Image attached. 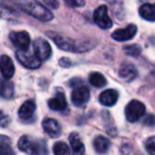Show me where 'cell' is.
Returning <instances> with one entry per match:
<instances>
[{"mask_svg": "<svg viewBox=\"0 0 155 155\" xmlns=\"http://www.w3.org/2000/svg\"><path fill=\"white\" fill-rule=\"evenodd\" d=\"M123 51H124L127 55L136 58V56H138L140 53H141V48H140V46H138V45H129V46H125V47L123 48Z\"/></svg>", "mask_w": 155, "mask_h": 155, "instance_id": "cb8c5ba5", "label": "cell"}, {"mask_svg": "<svg viewBox=\"0 0 155 155\" xmlns=\"http://www.w3.org/2000/svg\"><path fill=\"white\" fill-rule=\"evenodd\" d=\"M71 8H81L85 5V0H64Z\"/></svg>", "mask_w": 155, "mask_h": 155, "instance_id": "484cf974", "label": "cell"}, {"mask_svg": "<svg viewBox=\"0 0 155 155\" xmlns=\"http://www.w3.org/2000/svg\"><path fill=\"white\" fill-rule=\"evenodd\" d=\"M10 39H11L12 44L15 47H17L20 50H26L29 49L30 46V36H29L28 32L26 31H15V32H11L10 34Z\"/></svg>", "mask_w": 155, "mask_h": 155, "instance_id": "9c48e42d", "label": "cell"}, {"mask_svg": "<svg viewBox=\"0 0 155 155\" xmlns=\"http://www.w3.org/2000/svg\"><path fill=\"white\" fill-rule=\"evenodd\" d=\"M43 129L45 133L51 138H58L62 134V130H61V125L58 122L53 118H46L41 123Z\"/></svg>", "mask_w": 155, "mask_h": 155, "instance_id": "8fae6325", "label": "cell"}, {"mask_svg": "<svg viewBox=\"0 0 155 155\" xmlns=\"http://www.w3.org/2000/svg\"><path fill=\"white\" fill-rule=\"evenodd\" d=\"M0 153L1 155H13L14 152L11 149V140L5 135L0 136Z\"/></svg>", "mask_w": 155, "mask_h": 155, "instance_id": "7402d4cb", "label": "cell"}, {"mask_svg": "<svg viewBox=\"0 0 155 155\" xmlns=\"http://www.w3.org/2000/svg\"><path fill=\"white\" fill-rule=\"evenodd\" d=\"M69 143H70V147L72 149V152L74 154H78V155H82L84 154L85 152V147H84V143L82 142L80 138V135L75 132L71 133L69 135Z\"/></svg>", "mask_w": 155, "mask_h": 155, "instance_id": "e0dca14e", "label": "cell"}, {"mask_svg": "<svg viewBox=\"0 0 155 155\" xmlns=\"http://www.w3.org/2000/svg\"><path fill=\"white\" fill-rule=\"evenodd\" d=\"M94 21H95V24L99 28L104 29V30H107V29L112 28L113 21L110 16H108L106 5H101V7H99L94 12Z\"/></svg>", "mask_w": 155, "mask_h": 155, "instance_id": "8992f818", "label": "cell"}, {"mask_svg": "<svg viewBox=\"0 0 155 155\" xmlns=\"http://www.w3.org/2000/svg\"><path fill=\"white\" fill-rule=\"evenodd\" d=\"M10 5H14L20 11L25 12L31 17L39 21H50L53 19V14L45 5L39 3L37 0H7Z\"/></svg>", "mask_w": 155, "mask_h": 155, "instance_id": "6da1fadb", "label": "cell"}, {"mask_svg": "<svg viewBox=\"0 0 155 155\" xmlns=\"http://www.w3.org/2000/svg\"><path fill=\"white\" fill-rule=\"evenodd\" d=\"M53 153L55 155H69L70 154V150H69V147L65 142L58 141L56 143H54Z\"/></svg>", "mask_w": 155, "mask_h": 155, "instance_id": "603a6c76", "label": "cell"}, {"mask_svg": "<svg viewBox=\"0 0 155 155\" xmlns=\"http://www.w3.org/2000/svg\"><path fill=\"white\" fill-rule=\"evenodd\" d=\"M89 83H91L93 86L97 87V88L104 87L107 84L105 77L100 72H91V74H89Z\"/></svg>", "mask_w": 155, "mask_h": 155, "instance_id": "ffe728a7", "label": "cell"}, {"mask_svg": "<svg viewBox=\"0 0 155 155\" xmlns=\"http://www.w3.org/2000/svg\"><path fill=\"white\" fill-rule=\"evenodd\" d=\"M139 15L148 21H155V3H144L140 7Z\"/></svg>", "mask_w": 155, "mask_h": 155, "instance_id": "ac0fdd59", "label": "cell"}, {"mask_svg": "<svg viewBox=\"0 0 155 155\" xmlns=\"http://www.w3.org/2000/svg\"><path fill=\"white\" fill-rule=\"evenodd\" d=\"M94 148L97 153H106L110 148V141L104 136H97L94 140Z\"/></svg>", "mask_w": 155, "mask_h": 155, "instance_id": "d6986e66", "label": "cell"}, {"mask_svg": "<svg viewBox=\"0 0 155 155\" xmlns=\"http://www.w3.org/2000/svg\"><path fill=\"white\" fill-rule=\"evenodd\" d=\"M48 106L50 110H55V112H65L67 110V101L64 93H58L55 97L50 99L48 101Z\"/></svg>", "mask_w": 155, "mask_h": 155, "instance_id": "4fadbf2b", "label": "cell"}, {"mask_svg": "<svg viewBox=\"0 0 155 155\" xmlns=\"http://www.w3.org/2000/svg\"><path fill=\"white\" fill-rule=\"evenodd\" d=\"M137 75L138 71L136 67L134 65L130 64V63H124L119 68V77L127 82H132L137 78Z\"/></svg>", "mask_w": 155, "mask_h": 155, "instance_id": "7c38bea8", "label": "cell"}, {"mask_svg": "<svg viewBox=\"0 0 155 155\" xmlns=\"http://www.w3.org/2000/svg\"><path fill=\"white\" fill-rule=\"evenodd\" d=\"M146 113V106L138 100H132L125 107V118L129 122L138 121Z\"/></svg>", "mask_w": 155, "mask_h": 155, "instance_id": "277c9868", "label": "cell"}, {"mask_svg": "<svg viewBox=\"0 0 155 155\" xmlns=\"http://www.w3.org/2000/svg\"><path fill=\"white\" fill-rule=\"evenodd\" d=\"M89 97H91L89 89L84 85L74 87V89L71 93V101H72L73 105L78 106V107L84 106L88 102Z\"/></svg>", "mask_w": 155, "mask_h": 155, "instance_id": "52a82bcc", "label": "cell"}, {"mask_svg": "<svg viewBox=\"0 0 155 155\" xmlns=\"http://www.w3.org/2000/svg\"><path fill=\"white\" fill-rule=\"evenodd\" d=\"M118 91L115 89H106L99 96V101L105 106H113L118 101Z\"/></svg>", "mask_w": 155, "mask_h": 155, "instance_id": "9a60e30c", "label": "cell"}, {"mask_svg": "<svg viewBox=\"0 0 155 155\" xmlns=\"http://www.w3.org/2000/svg\"><path fill=\"white\" fill-rule=\"evenodd\" d=\"M78 83H82V81H81V80H77V78H74L73 80L70 81V83H69V84H70L72 87H77V86H79V85H78Z\"/></svg>", "mask_w": 155, "mask_h": 155, "instance_id": "4dcf8cb0", "label": "cell"}, {"mask_svg": "<svg viewBox=\"0 0 155 155\" xmlns=\"http://www.w3.org/2000/svg\"><path fill=\"white\" fill-rule=\"evenodd\" d=\"M137 26L131 24L127 27H125V28L118 29V30L114 31L112 34V37L117 41H127L133 38L136 35V33H137Z\"/></svg>", "mask_w": 155, "mask_h": 155, "instance_id": "30bf717a", "label": "cell"}, {"mask_svg": "<svg viewBox=\"0 0 155 155\" xmlns=\"http://www.w3.org/2000/svg\"><path fill=\"white\" fill-rule=\"evenodd\" d=\"M46 35H48L55 43V45L64 51L82 53L85 51H89L95 47V44L93 41H77L69 37H64L63 35H60L55 32H51V31H47Z\"/></svg>", "mask_w": 155, "mask_h": 155, "instance_id": "7a4b0ae2", "label": "cell"}, {"mask_svg": "<svg viewBox=\"0 0 155 155\" xmlns=\"http://www.w3.org/2000/svg\"><path fill=\"white\" fill-rule=\"evenodd\" d=\"M58 64L62 67H69L71 65V63H70V60H68V58H63L58 61Z\"/></svg>", "mask_w": 155, "mask_h": 155, "instance_id": "f1b7e54d", "label": "cell"}, {"mask_svg": "<svg viewBox=\"0 0 155 155\" xmlns=\"http://www.w3.org/2000/svg\"><path fill=\"white\" fill-rule=\"evenodd\" d=\"M144 147H146V150L150 154L155 155V136L148 138L144 142Z\"/></svg>", "mask_w": 155, "mask_h": 155, "instance_id": "d4e9b609", "label": "cell"}, {"mask_svg": "<svg viewBox=\"0 0 155 155\" xmlns=\"http://www.w3.org/2000/svg\"><path fill=\"white\" fill-rule=\"evenodd\" d=\"M0 68H1V74L5 79H11L15 73L14 64L8 55L1 56V58H0Z\"/></svg>", "mask_w": 155, "mask_h": 155, "instance_id": "5bb4252c", "label": "cell"}, {"mask_svg": "<svg viewBox=\"0 0 155 155\" xmlns=\"http://www.w3.org/2000/svg\"><path fill=\"white\" fill-rule=\"evenodd\" d=\"M33 51L41 61H46L51 56L52 50L49 43L44 38H36L33 43Z\"/></svg>", "mask_w": 155, "mask_h": 155, "instance_id": "ba28073f", "label": "cell"}, {"mask_svg": "<svg viewBox=\"0 0 155 155\" xmlns=\"http://www.w3.org/2000/svg\"><path fill=\"white\" fill-rule=\"evenodd\" d=\"M16 58L18 60V62L25 66L26 68H29V69H36L38 67H41V62L37 55L35 54V52L33 51V53L28 51V49L26 50H18L16 52Z\"/></svg>", "mask_w": 155, "mask_h": 155, "instance_id": "5b68a950", "label": "cell"}, {"mask_svg": "<svg viewBox=\"0 0 155 155\" xmlns=\"http://www.w3.org/2000/svg\"><path fill=\"white\" fill-rule=\"evenodd\" d=\"M14 95V85L9 79H3L1 82V96L5 99H11Z\"/></svg>", "mask_w": 155, "mask_h": 155, "instance_id": "44dd1931", "label": "cell"}, {"mask_svg": "<svg viewBox=\"0 0 155 155\" xmlns=\"http://www.w3.org/2000/svg\"><path fill=\"white\" fill-rule=\"evenodd\" d=\"M35 110H36V104L33 100H27L21 106H20L19 110H18V116L22 120H27V119L31 118L34 114Z\"/></svg>", "mask_w": 155, "mask_h": 155, "instance_id": "2e32d148", "label": "cell"}, {"mask_svg": "<svg viewBox=\"0 0 155 155\" xmlns=\"http://www.w3.org/2000/svg\"><path fill=\"white\" fill-rule=\"evenodd\" d=\"M44 2L49 8H51V9H58V5H60L58 0H44Z\"/></svg>", "mask_w": 155, "mask_h": 155, "instance_id": "83f0119b", "label": "cell"}, {"mask_svg": "<svg viewBox=\"0 0 155 155\" xmlns=\"http://www.w3.org/2000/svg\"><path fill=\"white\" fill-rule=\"evenodd\" d=\"M18 149L27 154H46L48 152L45 141H34L29 136H22L18 140Z\"/></svg>", "mask_w": 155, "mask_h": 155, "instance_id": "3957f363", "label": "cell"}, {"mask_svg": "<svg viewBox=\"0 0 155 155\" xmlns=\"http://www.w3.org/2000/svg\"><path fill=\"white\" fill-rule=\"evenodd\" d=\"M143 124L147 127H155V115H148L143 119Z\"/></svg>", "mask_w": 155, "mask_h": 155, "instance_id": "4316f807", "label": "cell"}, {"mask_svg": "<svg viewBox=\"0 0 155 155\" xmlns=\"http://www.w3.org/2000/svg\"><path fill=\"white\" fill-rule=\"evenodd\" d=\"M8 123H9V117L5 116V113H1V127H7Z\"/></svg>", "mask_w": 155, "mask_h": 155, "instance_id": "f546056e", "label": "cell"}]
</instances>
